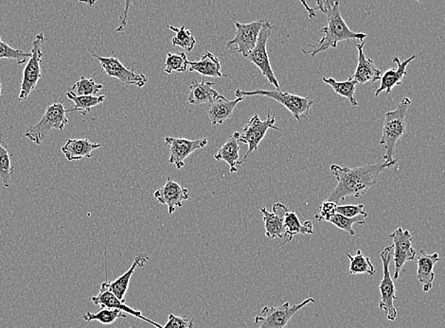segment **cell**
Instances as JSON below:
<instances>
[{"instance_id":"obj_13","label":"cell","mask_w":445,"mask_h":328,"mask_svg":"<svg viewBox=\"0 0 445 328\" xmlns=\"http://www.w3.org/2000/svg\"><path fill=\"white\" fill-rule=\"evenodd\" d=\"M390 238L393 241V261H395V273H393V280L399 278L404 265L407 261H414L417 253L412 245L413 236L409 230H403V228L398 227Z\"/></svg>"},{"instance_id":"obj_14","label":"cell","mask_w":445,"mask_h":328,"mask_svg":"<svg viewBox=\"0 0 445 328\" xmlns=\"http://www.w3.org/2000/svg\"><path fill=\"white\" fill-rule=\"evenodd\" d=\"M165 144L170 148L169 163L175 165L178 170L185 167V159L189 158L196 150L205 149L208 145V139H192L172 138L165 136Z\"/></svg>"},{"instance_id":"obj_28","label":"cell","mask_w":445,"mask_h":328,"mask_svg":"<svg viewBox=\"0 0 445 328\" xmlns=\"http://www.w3.org/2000/svg\"><path fill=\"white\" fill-rule=\"evenodd\" d=\"M65 96L70 101L73 102L74 104L73 108L67 110L68 113L77 112L84 116L90 113L92 108L102 104L107 99V97L104 95L78 97L73 91H68Z\"/></svg>"},{"instance_id":"obj_39","label":"cell","mask_w":445,"mask_h":328,"mask_svg":"<svg viewBox=\"0 0 445 328\" xmlns=\"http://www.w3.org/2000/svg\"><path fill=\"white\" fill-rule=\"evenodd\" d=\"M364 208V204L338 205V214L349 219L355 218V217L361 215L368 217V213Z\"/></svg>"},{"instance_id":"obj_24","label":"cell","mask_w":445,"mask_h":328,"mask_svg":"<svg viewBox=\"0 0 445 328\" xmlns=\"http://www.w3.org/2000/svg\"><path fill=\"white\" fill-rule=\"evenodd\" d=\"M240 133H233L232 136L220 148L218 153L215 155L216 161H224L230 165L231 173L238 171L240 164V150L241 143L239 141Z\"/></svg>"},{"instance_id":"obj_21","label":"cell","mask_w":445,"mask_h":328,"mask_svg":"<svg viewBox=\"0 0 445 328\" xmlns=\"http://www.w3.org/2000/svg\"><path fill=\"white\" fill-rule=\"evenodd\" d=\"M439 261H440V256L438 253L429 255L424 252V250H421L417 256V278L423 286L424 293H429L431 290L436 278L434 268Z\"/></svg>"},{"instance_id":"obj_33","label":"cell","mask_w":445,"mask_h":328,"mask_svg":"<svg viewBox=\"0 0 445 328\" xmlns=\"http://www.w3.org/2000/svg\"><path fill=\"white\" fill-rule=\"evenodd\" d=\"M119 318H127V315L118 310L101 309L97 313L87 312L84 320L87 322L99 321L102 324H111Z\"/></svg>"},{"instance_id":"obj_10","label":"cell","mask_w":445,"mask_h":328,"mask_svg":"<svg viewBox=\"0 0 445 328\" xmlns=\"http://www.w3.org/2000/svg\"><path fill=\"white\" fill-rule=\"evenodd\" d=\"M273 28L274 26L269 21H264L256 47L251 51L247 59L250 60L261 70L262 75L265 77L269 84L279 90L281 87H279L278 79L276 78L272 67H271L267 50L268 39L270 38Z\"/></svg>"},{"instance_id":"obj_7","label":"cell","mask_w":445,"mask_h":328,"mask_svg":"<svg viewBox=\"0 0 445 328\" xmlns=\"http://www.w3.org/2000/svg\"><path fill=\"white\" fill-rule=\"evenodd\" d=\"M393 253H395V249L392 245L385 248L380 253L382 263H383V279L379 285V290L381 293L379 309L387 312V320L392 322H395L398 316L397 310L395 306V301L397 299L396 288L390 269V262L393 261Z\"/></svg>"},{"instance_id":"obj_25","label":"cell","mask_w":445,"mask_h":328,"mask_svg":"<svg viewBox=\"0 0 445 328\" xmlns=\"http://www.w3.org/2000/svg\"><path fill=\"white\" fill-rule=\"evenodd\" d=\"M221 68L220 60L210 51H207L199 61L189 62L190 72H198L204 78L205 77H212V78L227 77V74L222 73Z\"/></svg>"},{"instance_id":"obj_31","label":"cell","mask_w":445,"mask_h":328,"mask_svg":"<svg viewBox=\"0 0 445 328\" xmlns=\"http://www.w3.org/2000/svg\"><path fill=\"white\" fill-rule=\"evenodd\" d=\"M167 28L176 34L172 39V44L175 47L181 48L182 50H185V53H191L193 50L196 44V40L193 37L192 31L186 30L185 26H182L181 28H176L173 26L168 25Z\"/></svg>"},{"instance_id":"obj_38","label":"cell","mask_w":445,"mask_h":328,"mask_svg":"<svg viewBox=\"0 0 445 328\" xmlns=\"http://www.w3.org/2000/svg\"><path fill=\"white\" fill-rule=\"evenodd\" d=\"M162 328H193V320L187 316H176L170 313L167 323Z\"/></svg>"},{"instance_id":"obj_40","label":"cell","mask_w":445,"mask_h":328,"mask_svg":"<svg viewBox=\"0 0 445 328\" xmlns=\"http://www.w3.org/2000/svg\"><path fill=\"white\" fill-rule=\"evenodd\" d=\"M302 4L304 5L305 9H306L308 13H309V16L311 17V18H313V17L316 16V10H312V9H310L309 6L306 4V2L302 1Z\"/></svg>"},{"instance_id":"obj_17","label":"cell","mask_w":445,"mask_h":328,"mask_svg":"<svg viewBox=\"0 0 445 328\" xmlns=\"http://www.w3.org/2000/svg\"><path fill=\"white\" fill-rule=\"evenodd\" d=\"M288 208L281 202L273 205L272 212H268L267 208L262 207V219H264L265 236L268 239H284V217L288 212Z\"/></svg>"},{"instance_id":"obj_4","label":"cell","mask_w":445,"mask_h":328,"mask_svg":"<svg viewBox=\"0 0 445 328\" xmlns=\"http://www.w3.org/2000/svg\"><path fill=\"white\" fill-rule=\"evenodd\" d=\"M262 96L268 97L274 101L279 102L287 108L292 114L296 121L301 122L302 119L308 118L310 116V109L313 104V101L307 97L294 95L287 92H282L278 90H261L244 91L237 89L235 91L236 98H245V97Z\"/></svg>"},{"instance_id":"obj_11","label":"cell","mask_w":445,"mask_h":328,"mask_svg":"<svg viewBox=\"0 0 445 328\" xmlns=\"http://www.w3.org/2000/svg\"><path fill=\"white\" fill-rule=\"evenodd\" d=\"M264 20H258L251 23H235L236 34L232 40L227 43L228 50L238 51L245 58H247L251 51L256 47L259 33Z\"/></svg>"},{"instance_id":"obj_1","label":"cell","mask_w":445,"mask_h":328,"mask_svg":"<svg viewBox=\"0 0 445 328\" xmlns=\"http://www.w3.org/2000/svg\"><path fill=\"white\" fill-rule=\"evenodd\" d=\"M398 159L384 163L368 164L358 168L341 167L338 165H331V171L338 181V185L330 194L328 201L343 202L347 197L360 198L370 188L378 182V176L382 171L392 168L397 163Z\"/></svg>"},{"instance_id":"obj_37","label":"cell","mask_w":445,"mask_h":328,"mask_svg":"<svg viewBox=\"0 0 445 328\" xmlns=\"http://www.w3.org/2000/svg\"><path fill=\"white\" fill-rule=\"evenodd\" d=\"M338 205L336 202L327 199V201L322 202L321 207H319V214L316 215L315 218L319 222H330L331 219L338 214Z\"/></svg>"},{"instance_id":"obj_5","label":"cell","mask_w":445,"mask_h":328,"mask_svg":"<svg viewBox=\"0 0 445 328\" xmlns=\"http://www.w3.org/2000/svg\"><path fill=\"white\" fill-rule=\"evenodd\" d=\"M68 111L63 102H54L47 110L38 124L26 131L24 136L37 145L42 143L53 130L63 131L68 124Z\"/></svg>"},{"instance_id":"obj_22","label":"cell","mask_w":445,"mask_h":328,"mask_svg":"<svg viewBox=\"0 0 445 328\" xmlns=\"http://www.w3.org/2000/svg\"><path fill=\"white\" fill-rule=\"evenodd\" d=\"M245 98H236L230 101L225 97L219 95L208 108V116L213 125H221L233 116L234 110Z\"/></svg>"},{"instance_id":"obj_34","label":"cell","mask_w":445,"mask_h":328,"mask_svg":"<svg viewBox=\"0 0 445 328\" xmlns=\"http://www.w3.org/2000/svg\"><path fill=\"white\" fill-rule=\"evenodd\" d=\"M104 88V85L101 84H97L93 79L85 78L82 76L80 81L76 82L73 87V92L76 96H95L100 90Z\"/></svg>"},{"instance_id":"obj_20","label":"cell","mask_w":445,"mask_h":328,"mask_svg":"<svg viewBox=\"0 0 445 328\" xmlns=\"http://www.w3.org/2000/svg\"><path fill=\"white\" fill-rule=\"evenodd\" d=\"M148 261H149V256H148L146 253H139V255L136 256L135 259H134L132 266L130 267V269L128 270L127 273L119 276L116 280L104 282L102 286L109 290L119 300H125L124 296L127 295L131 278H132V275L134 273H135L136 268L144 267Z\"/></svg>"},{"instance_id":"obj_23","label":"cell","mask_w":445,"mask_h":328,"mask_svg":"<svg viewBox=\"0 0 445 328\" xmlns=\"http://www.w3.org/2000/svg\"><path fill=\"white\" fill-rule=\"evenodd\" d=\"M99 148L102 144L93 143L87 138L68 139L61 151L68 161H75L92 158L93 151Z\"/></svg>"},{"instance_id":"obj_35","label":"cell","mask_w":445,"mask_h":328,"mask_svg":"<svg viewBox=\"0 0 445 328\" xmlns=\"http://www.w3.org/2000/svg\"><path fill=\"white\" fill-rule=\"evenodd\" d=\"M31 53H25L21 50L11 48L5 43L0 36V59L16 60L17 64L23 65L31 58Z\"/></svg>"},{"instance_id":"obj_8","label":"cell","mask_w":445,"mask_h":328,"mask_svg":"<svg viewBox=\"0 0 445 328\" xmlns=\"http://www.w3.org/2000/svg\"><path fill=\"white\" fill-rule=\"evenodd\" d=\"M316 303L313 298H307L301 303L291 306L289 302L278 307H264L261 315L256 316L254 323L257 328H285L293 316L308 305Z\"/></svg>"},{"instance_id":"obj_32","label":"cell","mask_w":445,"mask_h":328,"mask_svg":"<svg viewBox=\"0 0 445 328\" xmlns=\"http://www.w3.org/2000/svg\"><path fill=\"white\" fill-rule=\"evenodd\" d=\"M189 60L185 53H167L166 62H165L164 72L172 74L173 72H185L189 70Z\"/></svg>"},{"instance_id":"obj_12","label":"cell","mask_w":445,"mask_h":328,"mask_svg":"<svg viewBox=\"0 0 445 328\" xmlns=\"http://www.w3.org/2000/svg\"><path fill=\"white\" fill-rule=\"evenodd\" d=\"M91 56L98 60L102 70L109 77L118 79L122 84L125 85H136L139 88L145 87L147 84V77L142 73H136L124 67L118 58L115 57H102L97 55L93 51H90Z\"/></svg>"},{"instance_id":"obj_26","label":"cell","mask_w":445,"mask_h":328,"mask_svg":"<svg viewBox=\"0 0 445 328\" xmlns=\"http://www.w3.org/2000/svg\"><path fill=\"white\" fill-rule=\"evenodd\" d=\"M213 82H206L205 79L202 82L193 80L190 85V94L188 97V102L192 105L210 104L218 97V91L213 87Z\"/></svg>"},{"instance_id":"obj_18","label":"cell","mask_w":445,"mask_h":328,"mask_svg":"<svg viewBox=\"0 0 445 328\" xmlns=\"http://www.w3.org/2000/svg\"><path fill=\"white\" fill-rule=\"evenodd\" d=\"M418 56L419 55L410 56L409 59L404 60V61H401L397 55L393 56L392 61L397 65V68H396V70H392H392L386 71V72L382 75L380 87L375 91V96L378 97L382 92H384V91L386 92L387 95H389L393 88L397 87V85L402 84L404 77L407 75V65H409L413 60L417 58Z\"/></svg>"},{"instance_id":"obj_30","label":"cell","mask_w":445,"mask_h":328,"mask_svg":"<svg viewBox=\"0 0 445 328\" xmlns=\"http://www.w3.org/2000/svg\"><path fill=\"white\" fill-rule=\"evenodd\" d=\"M346 256L350 261V275H369L370 276L375 275L376 270L372 261L368 256H365L361 250H358L355 256H352L350 253H346Z\"/></svg>"},{"instance_id":"obj_19","label":"cell","mask_w":445,"mask_h":328,"mask_svg":"<svg viewBox=\"0 0 445 328\" xmlns=\"http://www.w3.org/2000/svg\"><path fill=\"white\" fill-rule=\"evenodd\" d=\"M356 48L358 51V65L356 67L355 72L352 76V78L355 80L358 84H365L367 82H375L381 80L382 74L381 70L376 67L375 62L372 59H368L365 56L363 51L365 42L355 43Z\"/></svg>"},{"instance_id":"obj_9","label":"cell","mask_w":445,"mask_h":328,"mask_svg":"<svg viewBox=\"0 0 445 328\" xmlns=\"http://www.w3.org/2000/svg\"><path fill=\"white\" fill-rule=\"evenodd\" d=\"M276 116L272 113L268 112L267 119L264 121L259 119L258 115H254L247 125L242 128V133H240L239 141L241 144H247L248 150L244 158L240 161V164L245 163L248 156L253 152L258 150L259 145L262 139L265 138L267 131L269 129L281 131V128L276 126Z\"/></svg>"},{"instance_id":"obj_2","label":"cell","mask_w":445,"mask_h":328,"mask_svg":"<svg viewBox=\"0 0 445 328\" xmlns=\"http://www.w3.org/2000/svg\"><path fill=\"white\" fill-rule=\"evenodd\" d=\"M316 5H318L316 9L326 14L328 25L322 28L321 31L325 34L323 38L319 40L315 45H306L313 50H306L301 48L304 54H310L311 56L315 57L316 54L322 51L329 50V48H336L339 42L348 41V40H359L363 42V40L367 38L368 34L355 33L348 27L347 23L342 17L338 1H316Z\"/></svg>"},{"instance_id":"obj_36","label":"cell","mask_w":445,"mask_h":328,"mask_svg":"<svg viewBox=\"0 0 445 328\" xmlns=\"http://www.w3.org/2000/svg\"><path fill=\"white\" fill-rule=\"evenodd\" d=\"M367 218V216H358L355 217V218H346V217L339 215V214H336L335 217L332 219H331V224L335 225V226L338 227V229H341L350 234V236L355 235V231L353 229V224H366V221L365 219Z\"/></svg>"},{"instance_id":"obj_15","label":"cell","mask_w":445,"mask_h":328,"mask_svg":"<svg viewBox=\"0 0 445 328\" xmlns=\"http://www.w3.org/2000/svg\"><path fill=\"white\" fill-rule=\"evenodd\" d=\"M154 197L159 204L167 205L168 213L172 215L176 208L182 207L183 202L190 199V192L187 188L168 177L163 187L155 191Z\"/></svg>"},{"instance_id":"obj_29","label":"cell","mask_w":445,"mask_h":328,"mask_svg":"<svg viewBox=\"0 0 445 328\" xmlns=\"http://www.w3.org/2000/svg\"><path fill=\"white\" fill-rule=\"evenodd\" d=\"M323 82L332 87L333 90L339 96L347 99L353 106H358V102L355 97L358 82L352 77L348 81L344 82H338L333 78H323Z\"/></svg>"},{"instance_id":"obj_27","label":"cell","mask_w":445,"mask_h":328,"mask_svg":"<svg viewBox=\"0 0 445 328\" xmlns=\"http://www.w3.org/2000/svg\"><path fill=\"white\" fill-rule=\"evenodd\" d=\"M285 244L292 241L294 236L302 234V235H311L313 233L312 222L306 221L304 224L299 221L295 211H288L284 217Z\"/></svg>"},{"instance_id":"obj_3","label":"cell","mask_w":445,"mask_h":328,"mask_svg":"<svg viewBox=\"0 0 445 328\" xmlns=\"http://www.w3.org/2000/svg\"><path fill=\"white\" fill-rule=\"evenodd\" d=\"M412 105V99L404 98L395 110L385 114L383 133L380 145L384 147L383 158L385 162H392L396 145L402 136L406 133L407 111Z\"/></svg>"},{"instance_id":"obj_16","label":"cell","mask_w":445,"mask_h":328,"mask_svg":"<svg viewBox=\"0 0 445 328\" xmlns=\"http://www.w3.org/2000/svg\"><path fill=\"white\" fill-rule=\"evenodd\" d=\"M91 301H92L93 304L96 305V306L101 307V309L121 310V312L132 315L134 317L139 319V320L146 322V323L152 324V326L156 328H162L161 324L145 317L139 310H134L132 307H128L127 305L125 304V300H119V299L117 298L107 288L101 286L99 295L91 297Z\"/></svg>"},{"instance_id":"obj_41","label":"cell","mask_w":445,"mask_h":328,"mask_svg":"<svg viewBox=\"0 0 445 328\" xmlns=\"http://www.w3.org/2000/svg\"><path fill=\"white\" fill-rule=\"evenodd\" d=\"M1 94H2V82H1V80H0V97H1Z\"/></svg>"},{"instance_id":"obj_6","label":"cell","mask_w":445,"mask_h":328,"mask_svg":"<svg viewBox=\"0 0 445 328\" xmlns=\"http://www.w3.org/2000/svg\"><path fill=\"white\" fill-rule=\"evenodd\" d=\"M45 41L44 33H40L34 37L31 44V56L28 59L27 65L22 74L21 87L18 101L22 102L28 99L31 93L36 89L39 80L42 78L41 64L44 53L42 51V45Z\"/></svg>"}]
</instances>
